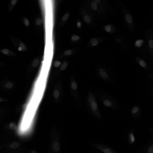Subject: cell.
<instances>
[{
  "mask_svg": "<svg viewBox=\"0 0 153 153\" xmlns=\"http://www.w3.org/2000/svg\"><path fill=\"white\" fill-rule=\"evenodd\" d=\"M137 153H153V136L139 149Z\"/></svg>",
  "mask_w": 153,
  "mask_h": 153,
  "instance_id": "5b68a950",
  "label": "cell"
},
{
  "mask_svg": "<svg viewBox=\"0 0 153 153\" xmlns=\"http://www.w3.org/2000/svg\"><path fill=\"white\" fill-rule=\"evenodd\" d=\"M77 26L78 27H80L81 26V22H78L77 24Z\"/></svg>",
  "mask_w": 153,
  "mask_h": 153,
  "instance_id": "836d02e7",
  "label": "cell"
},
{
  "mask_svg": "<svg viewBox=\"0 0 153 153\" xmlns=\"http://www.w3.org/2000/svg\"><path fill=\"white\" fill-rule=\"evenodd\" d=\"M92 145L102 153H120L112 148L105 144L93 143Z\"/></svg>",
  "mask_w": 153,
  "mask_h": 153,
  "instance_id": "277c9868",
  "label": "cell"
},
{
  "mask_svg": "<svg viewBox=\"0 0 153 153\" xmlns=\"http://www.w3.org/2000/svg\"><path fill=\"white\" fill-rule=\"evenodd\" d=\"M138 110V107L137 106H135L132 108L131 110V112L132 114H134L136 113Z\"/></svg>",
  "mask_w": 153,
  "mask_h": 153,
  "instance_id": "d4e9b609",
  "label": "cell"
},
{
  "mask_svg": "<svg viewBox=\"0 0 153 153\" xmlns=\"http://www.w3.org/2000/svg\"><path fill=\"white\" fill-rule=\"evenodd\" d=\"M22 21L24 25L26 27H28L29 25V22L28 19L25 17H23Z\"/></svg>",
  "mask_w": 153,
  "mask_h": 153,
  "instance_id": "ac0fdd59",
  "label": "cell"
},
{
  "mask_svg": "<svg viewBox=\"0 0 153 153\" xmlns=\"http://www.w3.org/2000/svg\"><path fill=\"white\" fill-rule=\"evenodd\" d=\"M31 153H37V152H36L35 151H33L32 152H31Z\"/></svg>",
  "mask_w": 153,
  "mask_h": 153,
  "instance_id": "8d00e7d4",
  "label": "cell"
},
{
  "mask_svg": "<svg viewBox=\"0 0 153 153\" xmlns=\"http://www.w3.org/2000/svg\"><path fill=\"white\" fill-rule=\"evenodd\" d=\"M91 106L92 109L94 110H97L98 109V105L96 102L93 101L91 103Z\"/></svg>",
  "mask_w": 153,
  "mask_h": 153,
  "instance_id": "d6986e66",
  "label": "cell"
},
{
  "mask_svg": "<svg viewBox=\"0 0 153 153\" xmlns=\"http://www.w3.org/2000/svg\"><path fill=\"white\" fill-rule=\"evenodd\" d=\"M84 21L87 23L90 24L92 21L91 17L88 15H85L83 17Z\"/></svg>",
  "mask_w": 153,
  "mask_h": 153,
  "instance_id": "e0dca14e",
  "label": "cell"
},
{
  "mask_svg": "<svg viewBox=\"0 0 153 153\" xmlns=\"http://www.w3.org/2000/svg\"><path fill=\"white\" fill-rule=\"evenodd\" d=\"M127 140L128 143L131 145H133L135 141V131L134 129L131 130L128 133Z\"/></svg>",
  "mask_w": 153,
  "mask_h": 153,
  "instance_id": "ba28073f",
  "label": "cell"
},
{
  "mask_svg": "<svg viewBox=\"0 0 153 153\" xmlns=\"http://www.w3.org/2000/svg\"><path fill=\"white\" fill-rule=\"evenodd\" d=\"M27 105L26 104H24L22 105V107L23 109H25L27 107Z\"/></svg>",
  "mask_w": 153,
  "mask_h": 153,
  "instance_id": "e575fe53",
  "label": "cell"
},
{
  "mask_svg": "<svg viewBox=\"0 0 153 153\" xmlns=\"http://www.w3.org/2000/svg\"><path fill=\"white\" fill-rule=\"evenodd\" d=\"M90 7L95 14L97 19H105L108 14L113 12L111 7L105 0H93Z\"/></svg>",
  "mask_w": 153,
  "mask_h": 153,
  "instance_id": "6da1fadb",
  "label": "cell"
},
{
  "mask_svg": "<svg viewBox=\"0 0 153 153\" xmlns=\"http://www.w3.org/2000/svg\"><path fill=\"white\" fill-rule=\"evenodd\" d=\"M9 38L14 46L19 51L24 52L27 50L26 46L20 39L13 36H10Z\"/></svg>",
  "mask_w": 153,
  "mask_h": 153,
  "instance_id": "8992f818",
  "label": "cell"
},
{
  "mask_svg": "<svg viewBox=\"0 0 153 153\" xmlns=\"http://www.w3.org/2000/svg\"><path fill=\"white\" fill-rule=\"evenodd\" d=\"M69 17V14L68 13L65 14L62 18L63 21H65L68 19Z\"/></svg>",
  "mask_w": 153,
  "mask_h": 153,
  "instance_id": "83f0119b",
  "label": "cell"
},
{
  "mask_svg": "<svg viewBox=\"0 0 153 153\" xmlns=\"http://www.w3.org/2000/svg\"><path fill=\"white\" fill-rule=\"evenodd\" d=\"M61 62L60 61L56 60L54 62V65L55 67H58L60 65Z\"/></svg>",
  "mask_w": 153,
  "mask_h": 153,
  "instance_id": "4dcf8cb0",
  "label": "cell"
},
{
  "mask_svg": "<svg viewBox=\"0 0 153 153\" xmlns=\"http://www.w3.org/2000/svg\"><path fill=\"white\" fill-rule=\"evenodd\" d=\"M136 60L137 63L142 67L146 68V67L147 64L146 62L143 59L138 56H136Z\"/></svg>",
  "mask_w": 153,
  "mask_h": 153,
  "instance_id": "4fadbf2b",
  "label": "cell"
},
{
  "mask_svg": "<svg viewBox=\"0 0 153 153\" xmlns=\"http://www.w3.org/2000/svg\"><path fill=\"white\" fill-rule=\"evenodd\" d=\"M59 95V91L57 90H55L53 94V95L54 97L55 98H58Z\"/></svg>",
  "mask_w": 153,
  "mask_h": 153,
  "instance_id": "cb8c5ba5",
  "label": "cell"
},
{
  "mask_svg": "<svg viewBox=\"0 0 153 153\" xmlns=\"http://www.w3.org/2000/svg\"><path fill=\"white\" fill-rule=\"evenodd\" d=\"M99 71L100 76L102 78L105 79L108 77L107 74L103 69L100 68L99 70Z\"/></svg>",
  "mask_w": 153,
  "mask_h": 153,
  "instance_id": "9a60e30c",
  "label": "cell"
},
{
  "mask_svg": "<svg viewBox=\"0 0 153 153\" xmlns=\"http://www.w3.org/2000/svg\"><path fill=\"white\" fill-rule=\"evenodd\" d=\"M39 60L37 59H35L32 62V66L34 67H36L39 64Z\"/></svg>",
  "mask_w": 153,
  "mask_h": 153,
  "instance_id": "44dd1931",
  "label": "cell"
},
{
  "mask_svg": "<svg viewBox=\"0 0 153 153\" xmlns=\"http://www.w3.org/2000/svg\"><path fill=\"white\" fill-rule=\"evenodd\" d=\"M115 42L120 45L123 49L127 47V41L124 36L120 34H117L114 37Z\"/></svg>",
  "mask_w": 153,
  "mask_h": 153,
  "instance_id": "52a82bcc",
  "label": "cell"
},
{
  "mask_svg": "<svg viewBox=\"0 0 153 153\" xmlns=\"http://www.w3.org/2000/svg\"><path fill=\"white\" fill-rule=\"evenodd\" d=\"M72 51L71 50H68L64 52V54L66 56H68L72 53Z\"/></svg>",
  "mask_w": 153,
  "mask_h": 153,
  "instance_id": "f546056e",
  "label": "cell"
},
{
  "mask_svg": "<svg viewBox=\"0 0 153 153\" xmlns=\"http://www.w3.org/2000/svg\"><path fill=\"white\" fill-rule=\"evenodd\" d=\"M108 38L107 37L92 38L90 40V43L92 46L98 45L101 42Z\"/></svg>",
  "mask_w": 153,
  "mask_h": 153,
  "instance_id": "9c48e42d",
  "label": "cell"
},
{
  "mask_svg": "<svg viewBox=\"0 0 153 153\" xmlns=\"http://www.w3.org/2000/svg\"><path fill=\"white\" fill-rule=\"evenodd\" d=\"M43 20L41 18H39L37 19L36 21V24L38 25H41L42 23Z\"/></svg>",
  "mask_w": 153,
  "mask_h": 153,
  "instance_id": "f1b7e54d",
  "label": "cell"
},
{
  "mask_svg": "<svg viewBox=\"0 0 153 153\" xmlns=\"http://www.w3.org/2000/svg\"><path fill=\"white\" fill-rule=\"evenodd\" d=\"M104 30L109 34H113L117 30L116 28L111 24H107L103 27Z\"/></svg>",
  "mask_w": 153,
  "mask_h": 153,
  "instance_id": "30bf717a",
  "label": "cell"
},
{
  "mask_svg": "<svg viewBox=\"0 0 153 153\" xmlns=\"http://www.w3.org/2000/svg\"><path fill=\"white\" fill-rule=\"evenodd\" d=\"M67 66V64L66 63H63L60 67V69L62 71H63L66 69Z\"/></svg>",
  "mask_w": 153,
  "mask_h": 153,
  "instance_id": "4316f807",
  "label": "cell"
},
{
  "mask_svg": "<svg viewBox=\"0 0 153 153\" xmlns=\"http://www.w3.org/2000/svg\"><path fill=\"white\" fill-rule=\"evenodd\" d=\"M0 52L8 56H14L16 54L7 48H4L0 50Z\"/></svg>",
  "mask_w": 153,
  "mask_h": 153,
  "instance_id": "8fae6325",
  "label": "cell"
},
{
  "mask_svg": "<svg viewBox=\"0 0 153 153\" xmlns=\"http://www.w3.org/2000/svg\"><path fill=\"white\" fill-rule=\"evenodd\" d=\"M52 148L53 150L55 152H58L60 149V144L57 141L53 142L52 145Z\"/></svg>",
  "mask_w": 153,
  "mask_h": 153,
  "instance_id": "5bb4252c",
  "label": "cell"
},
{
  "mask_svg": "<svg viewBox=\"0 0 153 153\" xmlns=\"http://www.w3.org/2000/svg\"><path fill=\"white\" fill-rule=\"evenodd\" d=\"M18 1V0H12L10 1L8 7V11L9 13L13 10Z\"/></svg>",
  "mask_w": 153,
  "mask_h": 153,
  "instance_id": "7c38bea8",
  "label": "cell"
},
{
  "mask_svg": "<svg viewBox=\"0 0 153 153\" xmlns=\"http://www.w3.org/2000/svg\"><path fill=\"white\" fill-rule=\"evenodd\" d=\"M13 86V84L12 82H10L6 83L5 85V87L7 88H12Z\"/></svg>",
  "mask_w": 153,
  "mask_h": 153,
  "instance_id": "603a6c76",
  "label": "cell"
},
{
  "mask_svg": "<svg viewBox=\"0 0 153 153\" xmlns=\"http://www.w3.org/2000/svg\"><path fill=\"white\" fill-rule=\"evenodd\" d=\"M146 45L145 53L152 59L153 57V33L152 30L148 29L145 33Z\"/></svg>",
  "mask_w": 153,
  "mask_h": 153,
  "instance_id": "3957f363",
  "label": "cell"
},
{
  "mask_svg": "<svg viewBox=\"0 0 153 153\" xmlns=\"http://www.w3.org/2000/svg\"><path fill=\"white\" fill-rule=\"evenodd\" d=\"M144 40L143 39H138L134 43V46L137 48H140L143 45Z\"/></svg>",
  "mask_w": 153,
  "mask_h": 153,
  "instance_id": "2e32d148",
  "label": "cell"
},
{
  "mask_svg": "<svg viewBox=\"0 0 153 153\" xmlns=\"http://www.w3.org/2000/svg\"><path fill=\"white\" fill-rule=\"evenodd\" d=\"M10 127L11 129L13 130H15L16 128V125L12 123L10 124Z\"/></svg>",
  "mask_w": 153,
  "mask_h": 153,
  "instance_id": "d6a6232c",
  "label": "cell"
},
{
  "mask_svg": "<svg viewBox=\"0 0 153 153\" xmlns=\"http://www.w3.org/2000/svg\"><path fill=\"white\" fill-rule=\"evenodd\" d=\"M118 3L122 10L125 25L129 32L133 34L134 31L135 27L132 15L122 2L119 1Z\"/></svg>",
  "mask_w": 153,
  "mask_h": 153,
  "instance_id": "7a4b0ae2",
  "label": "cell"
},
{
  "mask_svg": "<svg viewBox=\"0 0 153 153\" xmlns=\"http://www.w3.org/2000/svg\"><path fill=\"white\" fill-rule=\"evenodd\" d=\"M1 101V99H0V101Z\"/></svg>",
  "mask_w": 153,
  "mask_h": 153,
  "instance_id": "74e56055",
  "label": "cell"
},
{
  "mask_svg": "<svg viewBox=\"0 0 153 153\" xmlns=\"http://www.w3.org/2000/svg\"><path fill=\"white\" fill-rule=\"evenodd\" d=\"M71 86L73 90H76L77 88V84L75 82H73L71 83Z\"/></svg>",
  "mask_w": 153,
  "mask_h": 153,
  "instance_id": "484cf974",
  "label": "cell"
},
{
  "mask_svg": "<svg viewBox=\"0 0 153 153\" xmlns=\"http://www.w3.org/2000/svg\"><path fill=\"white\" fill-rule=\"evenodd\" d=\"M104 105L106 106L110 107L111 105V102L109 100H106L103 101Z\"/></svg>",
  "mask_w": 153,
  "mask_h": 153,
  "instance_id": "7402d4cb",
  "label": "cell"
},
{
  "mask_svg": "<svg viewBox=\"0 0 153 153\" xmlns=\"http://www.w3.org/2000/svg\"><path fill=\"white\" fill-rule=\"evenodd\" d=\"M149 132L151 135V136H153V129H150L149 130Z\"/></svg>",
  "mask_w": 153,
  "mask_h": 153,
  "instance_id": "d590c367",
  "label": "cell"
},
{
  "mask_svg": "<svg viewBox=\"0 0 153 153\" xmlns=\"http://www.w3.org/2000/svg\"><path fill=\"white\" fill-rule=\"evenodd\" d=\"M19 146V143L16 142H13L11 143L10 146L12 149H15L17 148Z\"/></svg>",
  "mask_w": 153,
  "mask_h": 153,
  "instance_id": "ffe728a7",
  "label": "cell"
},
{
  "mask_svg": "<svg viewBox=\"0 0 153 153\" xmlns=\"http://www.w3.org/2000/svg\"><path fill=\"white\" fill-rule=\"evenodd\" d=\"M71 39L73 41H75L79 39V37L77 35H74L71 37Z\"/></svg>",
  "mask_w": 153,
  "mask_h": 153,
  "instance_id": "1f68e13d",
  "label": "cell"
}]
</instances>
